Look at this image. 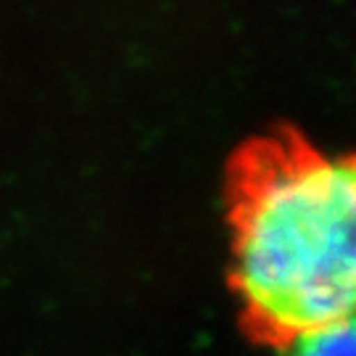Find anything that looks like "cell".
Returning a JSON list of instances; mask_svg holds the SVG:
<instances>
[{
	"label": "cell",
	"mask_w": 356,
	"mask_h": 356,
	"mask_svg": "<svg viewBox=\"0 0 356 356\" xmlns=\"http://www.w3.org/2000/svg\"><path fill=\"white\" fill-rule=\"evenodd\" d=\"M232 285L277 343L356 314V156L275 143L243 161Z\"/></svg>",
	"instance_id": "1"
},
{
	"label": "cell",
	"mask_w": 356,
	"mask_h": 356,
	"mask_svg": "<svg viewBox=\"0 0 356 356\" xmlns=\"http://www.w3.org/2000/svg\"><path fill=\"white\" fill-rule=\"evenodd\" d=\"M282 346L288 356H356V314L306 330Z\"/></svg>",
	"instance_id": "2"
}]
</instances>
